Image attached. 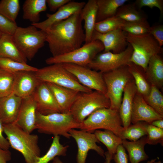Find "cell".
I'll list each match as a JSON object with an SVG mask.
<instances>
[{"label":"cell","instance_id":"cell-1","mask_svg":"<svg viewBox=\"0 0 163 163\" xmlns=\"http://www.w3.org/2000/svg\"><path fill=\"white\" fill-rule=\"evenodd\" d=\"M81 11L54 24L44 31L52 56L71 52L80 47L85 42Z\"/></svg>","mask_w":163,"mask_h":163},{"label":"cell","instance_id":"cell-2","mask_svg":"<svg viewBox=\"0 0 163 163\" xmlns=\"http://www.w3.org/2000/svg\"><path fill=\"white\" fill-rule=\"evenodd\" d=\"M3 127L10 146L22 154L26 163H35L41 154L38 136L26 132L14 123Z\"/></svg>","mask_w":163,"mask_h":163},{"label":"cell","instance_id":"cell-3","mask_svg":"<svg viewBox=\"0 0 163 163\" xmlns=\"http://www.w3.org/2000/svg\"><path fill=\"white\" fill-rule=\"evenodd\" d=\"M122 124L118 111L104 108L92 113L80 124L79 129L91 133L99 129L109 130L122 139L125 129Z\"/></svg>","mask_w":163,"mask_h":163},{"label":"cell","instance_id":"cell-4","mask_svg":"<svg viewBox=\"0 0 163 163\" xmlns=\"http://www.w3.org/2000/svg\"><path fill=\"white\" fill-rule=\"evenodd\" d=\"M80 124L77 123L71 114L60 113L46 115L36 112V129L40 133L54 136L61 135L70 138L69 131L79 129Z\"/></svg>","mask_w":163,"mask_h":163},{"label":"cell","instance_id":"cell-5","mask_svg":"<svg viewBox=\"0 0 163 163\" xmlns=\"http://www.w3.org/2000/svg\"><path fill=\"white\" fill-rule=\"evenodd\" d=\"M126 37L133 50L130 61L142 67L145 72L150 59L162 53L163 48L149 33L135 35L127 33Z\"/></svg>","mask_w":163,"mask_h":163},{"label":"cell","instance_id":"cell-6","mask_svg":"<svg viewBox=\"0 0 163 163\" xmlns=\"http://www.w3.org/2000/svg\"><path fill=\"white\" fill-rule=\"evenodd\" d=\"M110 105L107 96L100 91L80 92L71 108L69 113L77 123H81L95 110L102 108H109Z\"/></svg>","mask_w":163,"mask_h":163},{"label":"cell","instance_id":"cell-7","mask_svg":"<svg viewBox=\"0 0 163 163\" xmlns=\"http://www.w3.org/2000/svg\"><path fill=\"white\" fill-rule=\"evenodd\" d=\"M34 73L41 82L52 83L80 92L90 93L93 91L80 83L72 74L64 67L62 64L51 65L38 69Z\"/></svg>","mask_w":163,"mask_h":163},{"label":"cell","instance_id":"cell-8","mask_svg":"<svg viewBox=\"0 0 163 163\" xmlns=\"http://www.w3.org/2000/svg\"><path fill=\"white\" fill-rule=\"evenodd\" d=\"M106 88V96L110 102V108L119 111L124 89L133 78L127 65L103 73Z\"/></svg>","mask_w":163,"mask_h":163},{"label":"cell","instance_id":"cell-9","mask_svg":"<svg viewBox=\"0 0 163 163\" xmlns=\"http://www.w3.org/2000/svg\"><path fill=\"white\" fill-rule=\"evenodd\" d=\"M13 36L19 50L30 61L46 42L45 32L32 25L24 27L18 26Z\"/></svg>","mask_w":163,"mask_h":163},{"label":"cell","instance_id":"cell-10","mask_svg":"<svg viewBox=\"0 0 163 163\" xmlns=\"http://www.w3.org/2000/svg\"><path fill=\"white\" fill-rule=\"evenodd\" d=\"M102 43L98 40L84 44L79 48L70 53L47 59L45 62L48 65L56 63H72L87 66L101 52L104 50Z\"/></svg>","mask_w":163,"mask_h":163},{"label":"cell","instance_id":"cell-11","mask_svg":"<svg viewBox=\"0 0 163 163\" xmlns=\"http://www.w3.org/2000/svg\"><path fill=\"white\" fill-rule=\"evenodd\" d=\"M133 51L128 43L126 49L119 53L103 52L98 54L87 67L103 73L109 72L127 65L130 62Z\"/></svg>","mask_w":163,"mask_h":163},{"label":"cell","instance_id":"cell-12","mask_svg":"<svg viewBox=\"0 0 163 163\" xmlns=\"http://www.w3.org/2000/svg\"><path fill=\"white\" fill-rule=\"evenodd\" d=\"M62 64L82 85L91 89L100 91L106 95L107 88L102 73L87 66L72 63Z\"/></svg>","mask_w":163,"mask_h":163},{"label":"cell","instance_id":"cell-13","mask_svg":"<svg viewBox=\"0 0 163 163\" xmlns=\"http://www.w3.org/2000/svg\"><path fill=\"white\" fill-rule=\"evenodd\" d=\"M69 133L70 137L75 139L77 145V163H85L88 153L91 150L95 151L100 156L105 158L104 151L97 145L96 143L99 142L94 133L74 129H71Z\"/></svg>","mask_w":163,"mask_h":163},{"label":"cell","instance_id":"cell-14","mask_svg":"<svg viewBox=\"0 0 163 163\" xmlns=\"http://www.w3.org/2000/svg\"><path fill=\"white\" fill-rule=\"evenodd\" d=\"M127 33L121 28L105 34H101L94 30L91 41L98 40L101 42L104 47V52L119 53L124 50L128 45Z\"/></svg>","mask_w":163,"mask_h":163},{"label":"cell","instance_id":"cell-15","mask_svg":"<svg viewBox=\"0 0 163 163\" xmlns=\"http://www.w3.org/2000/svg\"><path fill=\"white\" fill-rule=\"evenodd\" d=\"M34 72L21 71L14 74L12 93L24 99L33 95L40 82Z\"/></svg>","mask_w":163,"mask_h":163},{"label":"cell","instance_id":"cell-16","mask_svg":"<svg viewBox=\"0 0 163 163\" xmlns=\"http://www.w3.org/2000/svg\"><path fill=\"white\" fill-rule=\"evenodd\" d=\"M85 3L84 2H79L71 0L54 13L47 14V18L46 20L41 22L32 23L31 25L45 31L54 24L66 20L75 13L80 11Z\"/></svg>","mask_w":163,"mask_h":163},{"label":"cell","instance_id":"cell-17","mask_svg":"<svg viewBox=\"0 0 163 163\" xmlns=\"http://www.w3.org/2000/svg\"><path fill=\"white\" fill-rule=\"evenodd\" d=\"M36 104L33 95L22 99L14 123L26 132L31 133L36 129Z\"/></svg>","mask_w":163,"mask_h":163},{"label":"cell","instance_id":"cell-18","mask_svg":"<svg viewBox=\"0 0 163 163\" xmlns=\"http://www.w3.org/2000/svg\"><path fill=\"white\" fill-rule=\"evenodd\" d=\"M33 95L36 102L37 112L43 115L60 113L55 98L45 82L40 83Z\"/></svg>","mask_w":163,"mask_h":163},{"label":"cell","instance_id":"cell-19","mask_svg":"<svg viewBox=\"0 0 163 163\" xmlns=\"http://www.w3.org/2000/svg\"><path fill=\"white\" fill-rule=\"evenodd\" d=\"M161 119H163V116L159 114L148 104L143 96L137 92L133 102L131 123L134 124L144 121L151 124L154 120Z\"/></svg>","mask_w":163,"mask_h":163},{"label":"cell","instance_id":"cell-20","mask_svg":"<svg viewBox=\"0 0 163 163\" xmlns=\"http://www.w3.org/2000/svg\"><path fill=\"white\" fill-rule=\"evenodd\" d=\"M46 83L55 98L60 113H69L71 108L80 92L52 83Z\"/></svg>","mask_w":163,"mask_h":163},{"label":"cell","instance_id":"cell-21","mask_svg":"<svg viewBox=\"0 0 163 163\" xmlns=\"http://www.w3.org/2000/svg\"><path fill=\"white\" fill-rule=\"evenodd\" d=\"M22 99L13 93L0 98V120L3 124L14 123L17 117Z\"/></svg>","mask_w":163,"mask_h":163},{"label":"cell","instance_id":"cell-22","mask_svg":"<svg viewBox=\"0 0 163 163\" xmlns=\"http://www.w3.org/2000/svg\"><path fill=\"white\" fill-rule=\"evenodd\" d=\"M137 92L134 79L126 85L124 90L119 113L123 126L126 129L131 124L133 102Z\"/></svg>","mask_w":163,"mask_h":163},{"label":"cell","instance_id":"cell-23","mask_svg":"<svg viewBox=\"0 0 163 163\" xmlns=\"http://www.w3.org/2000/svg\"><path fill=\"white\" fill-rule=\"evenodd\" d=\"M97 8V0H89L80 11L81 18L84 21L85 44L91 41L96 23Z\"/></svg>","mask_w":163,"mask_h":163},{"label":"cell","instance_id":"cell-24","mask_svg":"<svg viewBox=\"0 0 163 163\" xmlns=\"http://www.w3.org/2000/svg\"><path fill=\"white\" fill-rule=\"evenodd\" d=\"M0 57L27 63V59L19 50L12 35L2 33L0 37Z\"/></svg>","mask_w":163,"mask_h":163},{"label":"cell","instance_id":"cell-25","mask_svg":"<svg viewBox=\"0 0 163 163\" xmlns=\"http://www.w3.org/2000/svg\"><path fill=\"white\" fill-rule=\"evenodd\" d=\"M145 77L151 85L159 89L163 85V60L160 55L157 54L150 59L145 71Z\"/></svg>","mask_w":163,"mask_h":163},{"label":"cell","instance_id":"cell-26","mask_svg":"<svg viewBox=\"0 0 163 163\" xmlns=\"http://www.w3.org/2000/svg\"><path fill=\"white\" fill-rule=\"evenodd\" d=\"M147 144L146 136H144L135 141L123 139L122 145L127 151L130 163H139L149 158L144 150Z\"/></svg>","mask_w":163,"mask_h":163},{"label":"cell","instance_id":"cell-27","mask_svg":"<svg viewBox=\"0 0 163 163\" xmlns=\"http://www.w3.org/2000/svg\"><path fill=\"white\" fill-rule=\"evenodd\" d=\"M46 9V0H26L22 6L23 18L32 23L39 22L40 13Z\"/></svg>","mask_w":163,"mask_h":163},{"label":"cell","instance_id":"cell-28","mask_svg":"<svg viewBox=\"0 0 163 163\" xmlns=\"http://www.w3.org/2000/svg\"><path fill=\"white\" fill-rule=\"evenodd\" d=\"M128 0H97L96 23L115 16L118 8Z\"/></svg>","mask_w":163,"mask_h":163},{"label":"cell","instance_id":"cell-29","mask_svg":"<svg viewBox=\"0 0 163 163\" xmlns=\"http://www.w3.org/2000/svg\"><path fill=\"white\" fill-rule=\"evenodd\" d=\"M121 20L127 22L147 20V15L134 3L124 4L118 9L115 15Z\"/></svg>","mask_w":163,"mask_h":163},{"label":"cell","instance_id":"cell-30","mask_svg":"<svg viewBox=\"0 0 163 163\" xmlns=\"http://www.w3.org/2000/svg\"><path fill=\"white\" fill-rule=\"evenodd\" d=\"M127 65L134 80L137 92L143 96L148 95L150 90L151 85L146 78L143 69L130 62Z\"/></svg>","mask_w":163,"mask_h":163},{"label":"cell","instance_id":"cell-31","mask_svg":"<svg viewBox=\"0 0 163 163\" xmlns=\"http://www.w3.org/2000/svg\"><path fill=\"white\" fill-rule=\"evenodd\" d=\"M94 134L99 141L104 144L108 149V152L112 156L116 153L118 146L122 144L123 139L111 131L96 130Z\"/></svg>","mask_w":163,"mask_h":163},{"label":"cell","instance_id":"cell-32","mask_svg":"<svg viewBox=\"0 0 163 163\" xmlns=\"http://www.w3.org/2000/svg\"><path fill=\"white\" fill-rule=\"evenodd\" d=\"M69 147L60 143L59 136H54L47 152L42 156L39 157L35 163H48L57 156H65Z\"/></svg>","mask_w":163,"mask_h":163},{"label":"cell","instance_id":"cell-33","mask_svg":"<svg viewBox=\"0 0 163 163\" xmlns=\"http://www.w3.org/2000/svg\"><path fill=\"white\" fill-rule=\"evenodd\" d=\"M148 123L144 121L137 122L130 125L123 133L122 139H128L131 141L138 140L147 135Z\"/></svg>","mask_w":163,"mask_h":163},{"label":"cell","instance_id":"cell-34","mask_svg":"<svg viewBox=\"0 0 163 163\" xmlns=\"http://www.w3.org/2000/svg\"><path fill=\"white\" fill-rule=\"evenodd\" d=\"M143 97L148 104L159 114L163 116V96L158 88L151 85L149 94Z\"/></svg>","mask_w":163,"mask_h":163},{"label":"cell","instance_id":"cell-35","mask_svg":"<svg viewBox=\"0 0 163 163\" xmlns=\"http://www.w3.org/2000/svg\"><path fill=\"white\" fill-rule=\"evenodd\" d=\"M20 9L19 0H2L0 1V14L13 22H16Z\"/></svg>","mask_w":163,"mask_h":163},{"label":"cell","instance_id":"cell-36","mask_svg":"<svg viewBox=\"0 0 163 163\" xmlns=\"http://www.w3.org/2000/svg\"><path fill=\"white\" fill-rule=\"evenodd\" d=\"M0 68L14 73L21 71L35 72L38 69L14 60L0 57Z\"/></svg>","mask_w":163,"mask_h":163},{"label":"cell","instance_id":"cell-37","mask_svg":"<svg viewBox=\"0 0 163 163\" xmlns=\"http://www.w3.org/2000/svg\"><path fill=\"white\" fill-rule=\"evenodd\" d=\"M150 27L147 20L134 22L124 21L121 29L127 33L139 35L149 33Z\"/></svg>","mask_w":163,"mask_h":163},{"label":"cell","instance_id":"cell-38","mask_svg":"<svg viewBox=\"0 0 163 163\" xmlns=\"http://www.w3.org/2000/svg\"><path fill=\"white\" fill-rule=\"evenodd\" d=\"M124 21L116 16L96 22L94 26V30L101 33L105 34L121 28Z\"/></svg>","mask_w":163,"mask_h":163},{"label":"cell","instance_id":"cell-39","mask_svg":"<svg viewBox=\"0 0 163 163\" xmlns=\"http://www.w3.org/2000/svg\"><path fill=\"white\" fill-rule=\"evenodd\" d=\"M14 74L0 68V98L12 92Z\"/></svg>","mask_w":163,"mask_h":163},{"label":"cell","instance_id":"cell-40","mask_svg":"<svg viewBox=\"0 0 163 163\" xmlns=\"http://www.w3.org/2000/svg\"><path fill=\"white\" fill-rule=\"evenodd\" d=\"M147 144L155 145L158 143L163 145V129L149 124L147 128Z\"/></svg>","mask_w":163,"mask_h":163},{"label":"cell","instance_id":"cell-41","mask_svg":"<svg viewBox=\"0 0 163 163\" xmlns=\"http://www.w3.org/2000/svg\"><path fill=\"white\" fill-rule=\"evenodd\" d=\"M134 3L137 7L141 9L144 7H147L151 8H157L160 11V18L162 19L163 18V0H137Z\"/></svg>","mask_w":163,"mask_h":163},{"label":"cell","instance_id":"cell-42","mask_svg":"<svg viewBox=\"0 0 163 163\" xmlns=\"http://www.w3.org/2000/svg\"><path fill=\"white\" fill-rule=\"evenodd\" d=\"M17 27L16 22L10 21L0 14V31L2 33L13 35Z\"/></svg>","mask_w":163,"mask_h":163},{"label":"cell","instance_id":"cell-43","mask_svg":"<svg viewBox=\"0 0 163 163\" xmlns=\"http://www.w3.org/2000/svg\"><path fill=\"white\" fill-rule=\"evenodd\" d=\"M149 33L162 47L163 45V25L156 24L151 26Z\"/></svg>","mask_w":163,"mask_h":163},{"label":"cell","instance_id":"cell-44","mask_svg":"<svg viewBox=\"0 0 163 163\" xmlns=\"http://www.w3.org/2000/svg\"><path fill=\"white\" fill-rule=\"evenodd\" d=\"M116 163H128V156L125 148L122 144L117 148L113 158Z\"/></svg>","mask_w":163,"mask_h":163},{"label":"cell","instance_id":"cell-45","mask_svg":"<svg viewBox=\"0 0 163 163\" xmlns=\"http://www.w3.org/2000/svg\"><path fill=\"white\" fill-rule=\"evenodd\" d=\"M70 0H46L50 10L56 12L59 8L69 2Z\"/></svg>","mask_w":163,"mask_h":163},{"label":"cell","instance_id":"cell-46","mask_svg":"<svg viewBox=\"0 0 163 163\" xmlns=\"http://www.w3.org/2000/svg\"><path fill=\"white\" fill-rule=\"evenodd\" d=\"M3 124L0 120V148L4 150H9L10 145L7 139L3 136Z\"/></svg>","mask_w":163,"mask_h":163},{"label":"cell","instance_id":"cell-47","mask_svg":"<svg viewBox=\"0 0 163 163\" xmlns=\"http://www.w3.org/2000/svg\"><path fill=\"white\" fill-rule=\"evenodd\" d=\"M11 159V154L9 150L0 148V163H7Z\"/></svg>","mask_w":163,"mask_h":163},{"label":"cell","instance_id":"cell-48","mask_svg":"<svg viewBox=\"0 0 163 163\" xmlns=\"http://www.w3.org/2000/svg\"><path fill=\"white\" fill-rule=\"evenodd\" d=\"M150 124L158 128L163 129V119L154 120Z\"/></svg>","mask_w":163,"mask_h":163},{"label":"cell","instance_id":"cell-49","mask_svg":"<svg viewBox=\"0 0 163 163\" xmlns=\"http://www.w3.org/2000/svg\"><path fill=\"white\" fill-rule=\"evenodd\" d=\"M104 155L106 157V163H110L111 161L113 159V156L110 155L107 152H104Z\"/></svg>","mask_w":163,"mask_h":163},{"label":"cell","instance_id":"cell-50","mask_svg":"<svg viewBox=\"0 0 163 163\" xmlns=\"http://www.w3.org/2000/svg\"><path fill=\"white\" fill-rule=\"evenodd\" d=\"M52 163H63L59 157H56L53 160Z\"/></svg>","mask_w":163,"mask_h":163},{"label":"cell","instance_id":"cell-51","mask_svg":"<svg viewBox=\"0 0 163 163\" xmlns=\"http://www.w3.org/2000/svg\"><path fill=\"white\" fill-rule=\"evenodd\" d=\"M156 159H152L150 161H148L146 163H161L160 161L156 162Z\"/></svg>","mask_w":163,"mask_h":163},{"label":"cell","instance_id":"cell-52","mask_svg":"<svg viewBox=\"0 0 163 163\" xmlns=\"http://www.w3.org/2000/svg\"><path fill=\"white\" fill-rule=\"evenodd\" d=\"M2 33L0 31V37L2 35Z\"/></svg>","mask_w":163,"mask_h":163}]
</instances>
